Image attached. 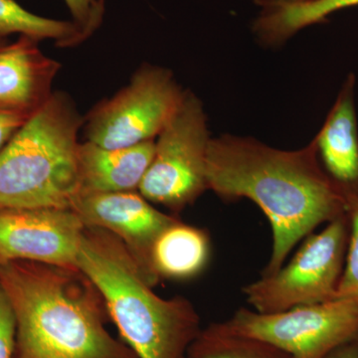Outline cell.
I'll list each match as a JSON object with an SVG mask.
<instances>
[{"label":"cell","instance_id":"obj_1","mask_svg":"<svg viewBox=\"0 0 358 358\" xmlns=\"http://www.w3.org/2000/svg\"><path fill=\"white\" fill-rule=\"evenodd\" d=\"M206 179L223 201L249 199L272 227L271 258L262 275L284 266L292 250L317 226L346 213L341 186L324 171L315 140L299 150H279L252 136L212 138Z\"/></svg>","mask_w":358,"mask_h":358},{"label":"cell","instance_id":"obj_2","mask_svg":"<svg viewBox=\"0 0 358 358\" xmlns=\"http://www.w3.org/2000/svg\"><path fill=\"white\" fill-rule=\"evenodd\" d=\"M0 285L15 315L13 358H138L108 331L102 294L79 268L11 261Z\"/></svg>","mask_w":358,"mask_h":358},{"label":"cell","instance_id":"obj_3","mask_svg":"<svg viewBox=\"0 0 358 358\" xmlns=\"http://www.w3.org/2000/svg\"><path fill=\"white\" fill-rule=\"evenodd\" d=\"M77 268L102 294L110 319L138 358H185L202 331L199 313L183 296L155 294L121 240L85 227Z\"/></svg>","mask_w":358,"mask_h":358},{"label":"cell","instance_id":"obj_4","mask_svg":"<svg viewBox=\"0 0 358 358\" xmlns=\"http://www.w3.org/2000/svg\"><path fill=\"white\" fill-rule=\"evenodd\" d=\"M83 124L71 96L54 92L0 152V210L71 208L79 194Z\"/></svg>","mask_w":358,"mask_h":358},{"label":"cell","instance_id":"obj_5","mask_svg":"<svg viewBox=\"0 0 358 358\" xmlns=\"http://www.w3.org/2000/svg\"><path fill=\"white\" fill-rule=\"evenodd\" d=\"M208 119L203 103L190 90L155 138V155L138 192L178 215L208 190L206 160Z\"/></svg>","mask_w":358,"mask_h":358},{"label":"cell","instance_id":"obj_6","mask_svg":"<svg viewBox=\"0 0 358 358\" xmlns=\"http://www.w3.org/2000/svg\"><path fill=\"white\" fill-rule=\"evenodd\" d=\"M348 213L310 234L286 266L245 286L242 291L256 312H284L336 300L350 241Z\"/></svg>","mask_w":358,"mask_h":358},{"label":"cell","instance_id":"obj_7","mask_svg":"<svg viewBox=\"0 0 358 358\" xmlns=\"http://www.w3.org/2000/svg\"><path fill=\"white\" fill-rule=\"evenodd\" d=\"M185 93L171 70L141 65L126 87L87 115L85 141L105 148H129L155 141Z\"/></svg>","mask_w":358,"mask_h":358},{"label":"cell","instance_id":"obj_8","mask_svg":"<svg viewBox=\"0 0 358 358\" xmlns=\"http://www.w3.org/2000/svg\"><path fill=\"white\" fill-rule=\"evenodd\" d=\"M216 326L227 334L266 341L292 358H326L357 338L358 303L334 300L272 313L241 308Z\"/></svg>","mask_w":358,"mask_h":358},{"label":"cell","instance_id":"obj_9","mask_svg":"<svg viewBox=\"0 0 358 358\" xmlns=\"http://www.w3.org/2000/svg\"><path fill=\"white\" fill-rule=\"evenodd\" d=\"M84 229L81 219L71 208L0 210V265L30 261L78 268Z\"/></svg>","mask_w":358,"mask_h":358},{"label":"cell","instance_id":"obj_10","mask_svg":"<svg viewBox=\"0 0 358 358\" xmlns=\"http://www.w3.org/2000/svg\"><path fill=\"white\" fill-rule=\"evenodd\" d=\"M71 209L85 227L100 228L121 240L152 287L159 281L152 272L150 256L155 240L178 220L152 206L138 192L80 193Z\"/></svg>","mask_w":358,"mask_h":358},{"label":"cell","instance_id":"obj_11","mask_svg":"<svg viewBox=\"0 0 358 358\" xmlns=\"http://www.w3.org/2000/svg\"><path fill=\"white\" fill-rule=\"evenodd\" d=\"M38 40L20 36L0 46V113L31 117L48 102L61 64Z\"/></svg>","mask_w":358,"mask_h":358},{"label":"cell","instance_id":"obj_12","mask_svg":"<svg viewBox=\"0 0 358 358\" xmlns=\"http://www.w3.org/2000/svg\"><path fill=\"white\" fill-rule=\"evenodd\" d=\"M155 141L105 148L85 141L78 148L80 193L138 192L155 155Z\"/></svg>","mask_w":358,"mask_h":358},{"label":"cell","instance_id":"obj_13","mask_svg":"<svg viewBox=\"0 0 358 358\" xmlns=\"http://www.w3.org/2000/svg\"><path fill=\"white\" fill-rule=\"evenodd\" d=\"M355 77L348 75L333 108L313 138L327 173L341 187H358V129Z\"/></svg>","mask_w":358,"mask_h":358},{"label":"cell","instance_id":"obj_14","mask_svg":"<svg viewBox=\"0 0 358 358\" xmlns=\"http://www.w3.org/2000/svg\"><path fill=\"white\" fill-rule=\"evenodd\" d=\"M210 256L208 232L178 219L155 240L150 264L159 282L187 281L203 272Z\"/></svg>","mask_w":358,"mask_h":358},{"label":"cell","instance_id":"obj_15","mask_svg":"<svg viewBox=\"0 0 358 358\" xmlns=\"http://www.w3.org/2000/svg\"><path fill=\"white\" fill-rule=\"evenodd\" d=\"M355 6L358 0H317L303 6L262 9L252 24V31L262 46L275 48L308 26L319 24L331 14Z\"/></svg>","mask_w":358,"mask_h":358},{"label":"cell","instance_id":"obj_16","mask_svg":"<svg viewBox=\"0 0 358 358\" xmlns=\"http://www.w3.org/2000/svg\"><path fill=\"white\" fill-rule=\"evenodd\" d=\"M13 34L33 39L53 40L62 48L82 44L72 21L51 20L30 13L15 0H0V37Z\"/></svg>","mask_w":358,"mask_h":358},{"label":"cell","instance_id":"obj_17","mask_svg":"<svg viewBox=\"0 0 358 358\" xmlns=\"http://www.w3.org/2000/svg\"><path fill=\"white\" fill-rule=\"evenodd\" d=\"M185 358H292L280 348L260 339L235 336L216 324L202 329L188 348Z\"/></svg>","mask_w":358,"mask_h":358},{"label":"cell","instance_id":"obj_18","mask_svg":"<svg viewBox=\"0 0 358 358\" xmlns=\"http://www.w3.org/2000/svg\"><path fill=\"white\" fill-rule=\"evenodd\" d=\"M350 219V241L336 300L358 303V187H341Z\"/></svg>","mask_w":358,"mask_h":358},{"label":"cell","instance_id":"obj_19","mask_svg":"<svg viewBox=\"0 0 358 358\" xmlns=\"http://www.w3.org/2000/svg\"><path fill=\"white\" fill-rule=\"evenodd\" d=\"M82 43L102 25L106 0H64Z\"/></svg>","mask_w":358,"mask_h":358},{"label":"cell","instance_id":"obj_20","mask_svg":"<svg viewBox=\"0 0 358 358\" xmlns=\"http://www.w3.org/2000/svg\"><path fill=\"white\" fill-rule=\"evenodd\" d=\"M16 322L13 307L0 285V358H13Z\"/></svg>","mask_w":358,"mask_h":358},{"label":"cell","instance_id":"obj_21","mask_svg":"<svg viewBox=\"0 0 358 358\" xmlns=\"http://www.w3.org/2000/svg\"><path fill=\"white\" fill-rule=\"evenodd\" d=\"M30 117L0 113V152Z\"/></svg>","mask_w":358,"mask_h":358},{"label":"cell","instance_id":"obj_22","mask_svg":"<svg viewBox=\"0 0 358 358\" xmlns=\"http://www.w3.org/2000/svg\"><path fill=\"white\" fill-rule=\"evenodd\" d=\"M326 358H358V336L339 346Z\"/></svg>","mask_w":358,"mask_h":358},{"label":"cell","instance_id":"obj_23","mask_svg":"<svg viewBox=\"0 0 358 358\" xmlns=\"http://www.w3.org/2000/svg\"><path fill=\"white\" fill-rule=\"evenodd\" d=\"M317 0H254V3L262 9L279 8V7H288L303 6Z\"/></svg>","mask_w":358,"mask_h":358},{"label":"cell","instance_id":"obj_24","mask_svg":"<svg viewBox=\"0 0 358 358\" xmlns=\"http://www.w3.org/2000/svg\"><path fill=\"white\" fill-rule=\"evenodd\" d=\"M7 42H8V39L3 38V37H0V46H2V45L6 44Z\"/></svg>","mask_w":358,"mask_h":358}]
</instances>
